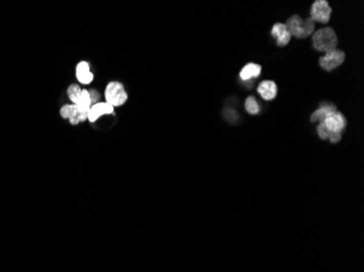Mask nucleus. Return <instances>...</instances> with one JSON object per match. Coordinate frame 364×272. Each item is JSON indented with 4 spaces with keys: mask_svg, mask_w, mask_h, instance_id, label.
<instances>
[{
    "mask_svg": "<svg viewBox=\"0 0 364 272\" xmlns=\"http://www.w3.org/2000/svg\"><path fill=\"white\" fill-rule=\"evenodd\" d=\"M313 47L316 50L322 52H328L334 49H337L338 45V38L337 35L331 27H324L318 29L315 33H313Z\"/></svg>",
    "mask_w": 364,
    "mask_h": 272,
    "instance_id": "1",
    "label": "nucleus"
},
{
    "mask_svg": "<svg viewBox=\"0 0 364 272\" xmlns=\"http://www.w3.org/2000/svg\"><path fill=\"white\" fill-rule=\"evenodd\" d=\"M286 26L291 36L294 35L297 38H307L308 36L314 33L315 22L311 17L303 20L299 15H292L288 19Z\"/></svg>",
    "mask_w": 364,
    "mask_h": 272,
    "instance_id": "2",
    "label": "nucleus"
},
{
    "mask_svg": "<svg viewBox=\"0 0 364 272\" xmlns=\"http://www.w3.org/2000/svg\"><path fill=\"white\" fill-rule=\"evenodd\" d=\"M106 102L112 107L122 106L128 99L124 87L119 82H110L105 90Z\"/></svg>",
    "mask_w": 364,
    "mask_h": 272,
    "instance_id": "3",
    "label": "nucleus"
},
{
    "mask_svg": "<svg viewBox=\"0 0 364 272\" xmlns=\"http://www.w3.org/2000/svg\"><path fill=\"white\" fill-rule=\"evenodd\" d=\"M345 58L346 54L344 51L334 49L326 52L325 56L320 58V65L325 71H333L340 64H343V62L345 61Z\"/></svg>",
    "mask_w": 364,
    "mask_h": 272,
    "instance_id": "4",
    "label": "nucleus"
},
{
    "mask_svg": "<svg viewBox=\"0 0 364 272\" xmlns=\"http://www.w3.org/2000/svg\"><path fill=\"white\" fill-rule=\"evenodd\" d=\"M332 8L325 0H316L311 8V19L315 22L327 23L331 19Z\"/></svg>",
    "mask_w": 364,
    "mask_h": 272,
    "instance_id": "5",
    "label": "nucleus"
},
{
    "mask_svg": "<svg viewBox=\"0 0 364 272\" xmlns=\"http://www.w3.org/2000/svg\"><path fill=\"white\" fill-rule=\"evenodd\" d=\"M323 124L331 133H339V134H342L346 125H347V120L344 117V114L336 110L327 114V117L323 121Z\"/></svg>",
    "mask_w": 364,
    "mask_h": 272,
    "instance_id": "6",
    "label": "nucleus"
},
{
    "mask_svg": "<svg viewBox=\"0 0 364 272\" xmlns=\"http://www.w3.org/2000/svg\"><path fill=\"white\" fill-rule=\"evenodd\" d=\"M272 36L276 39L277 45L279 47H284L289 44L291 39V34L288 31L286 24L283 23H276L272 28Z\"/></svg>",
    "mask_w": 364,
    "mask_h": 272,
    "instance_id": "7",
    "label": "nucleus"
},
{
    "mask_svg": "<svg viewBox=\"0 0 364 272\" xmlns=\"http://www.w3.org/2000/svg\"><path fill=\"white\" fill-rule=\"evenodd\" d=\"M108 113H113V107L107 104V102H97V104H95L89 109L87 119L91 122H95L100 116Z\"/></svg>",
    "mask_w": 364,
    "mask_h": 272,
    "instance_id": "8",
    "label": "nucleus"
},
{
    "mask_svg": "<svg viewBox=\"0 0 364 272\" xmlns=\"http://www.w3.org/2000/svg\"><path fill=\"white\" fill-rule=\"evenodd\" d=\"M258 92L265 100H273L277 96V85L273 81H263L260 83Z\"/></svg>",
    "mask_w": 364,
    "mask_h": 272,
    "instance_id": "9",
    "label": "nucleus"
},
{
    "mask_svg": "<svg viewBox=\"0 0 364 272\" xmlns=\"http://www.w3.org/2000/svg\"><path fill=\"white\" fill-rule=\"evenodd\" d=\"M60 114L63 119H69L70 123L73 125H76L79 124V122H82L81 113L76 105H64L61 108Z\"/></svg>",
    "mask_w": 364,
    "mask_h": 272,
    "instance_id": "10",
    "label": "nucleus"
},
{
    "mask_svg": "<svg viewBox=\"0 0 364 272\" xmlns=\"http://www.w3.org/2000/svg\"><path fill=\"white\" fill-rule=\"evenodd\" d=\"M262 72V68L260 64L256 63H248L246 66H243L240 72V78L242 81H249L251 78L259 77Z\"/></svg>",
    "mask_w": 364,
    "mask_h": 272,
    "instance_id": "11",
    "label": "nucleus"
},
{
    "mask_svg": "<svg viewBox=\"0 0 364 272\" xmlns=\"http://www.w3.org/2000/svg\"><path fill=\"white\" fill-rule=\"evenodd\" d=\"M336 111V107L332 104H324L322 105L321 108H319L312 116H311V122H320L323 123L324 119L327 117V114L331 112Z\"/></svg>",
    "mask_w": 364,
    "mask_h": 272,
    "instance_id": "12",
    "label": "nucleus"
},
{
    "mask_svg": "<svg viewBox=\"0 0 364 272\" xmlns=\"http://www.w3.org/2000/svg\"><path fill=\"white\" fill-rule=\"evenodd\" d=\"M76 77L79 82L83 84L91 83L93 80V74L89 72V66L87 62L82 61L76 66Z\"/></svg>",
    "mask_w": 364,
    "mask_h": 272,
    "instance_id": "13",
    "label": "nucleus"
},
{
    "mask_svg": "<svg viewBox=\"0 0 364 272\" xmlns=\"http://www.w3.org/2000/svg\"><path fill=\"white\" fill-rule=\"evenodd\" d=\"M81 93H82V89L80 88L79 85H76V84H73V85H71L69 88H68V95L70 99L72 100L75 105L79 104L80 101V97H81Z\"/></svg>",
    "mask_w": 364,
    "mask_h": 272,
    "instance_id": "14",
    "label": "nucleus"
},
{
    "mask_svg": "<svg viewBox=\"0 0 364 272\" xmlns=\"http://www.w3.org/2000/svg\"><path fill=\"white\" fill-rule=\"evenodd\" d=\"M246 109L250 114H258L260 112V106L254 97L250 96L246 100Z\"/></svg>",
    "mask_w": 364,
    "mask_h": 272,
    "instance_id": "15",
    "label": "nucleus"
},
{
    "mask_svg": "<svg viewBox=\"0 0 364 272\" xmlns=\"http://www.w3.org/2000/svg\"><path fill=\"white\" fill-rule=\"evenodd\" d=\"M318 134L322 138V140H327V138L330 137L331 132L328 131V129L326 128V126L323 123H320L319 126H318Z\"/></svg>",
    "mask_w": 364,
    "mask_h": 272,
    "instance_id": "16",
    "label": "nucleus"
},
{
    "mask_svg": "<svg viewBox=\"0 0 364 272\" xmlns=\"http://www.w3.org/2000/svg\"><path fill=\"white\" fill-rule=\"evenodd\" d=\"M331 140L332 143L336 144L338 143L340 140H342V134H339V133H331L330 134V137H328Z\"/></svg>",
    "mask_w": 364,
    "mask_h": 272,
    "instance_id": "17",
    "label": "nucleus"
},
{
    "mask_svg": "<svg viewBox=\"0 0 364 272\" xmlns=\"http://www.w3.org/2000/svg\"><path fill=\"white\" fill-rule=\"evenodd\" d=\"M89 93V97H91V102H95L97 104V101L99 100V94L96 92V90H91Z\"/></svg>",
    "mask_w": 364,
    "mask_h": 272,
    "instance_id": "18",
    "label": "nucleus"
}]
</instances>
